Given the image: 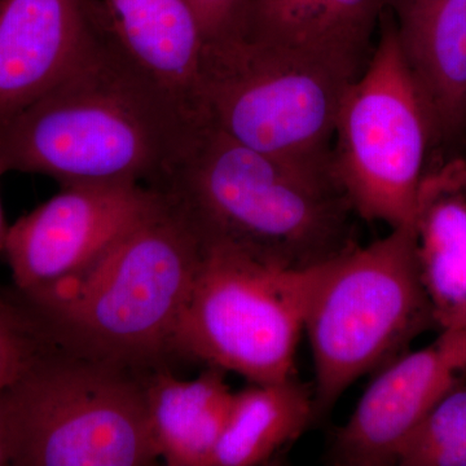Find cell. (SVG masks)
Masks as SVG:
<instances>
[{
    "instance_id": "obj_1",
    "label": "cell",
    "mask_w": 466,
    "mask_h": 466,
    "mask_svg": "<svg viewBox=\"0 0 466 466\" xmlns=\"http://www.w3.org/2000/svg\"><path fill=\"white\" fill-rule=\"evenodd\" d=\"M204 121L135 66L106 29L69 76L0 126V159L8 173L46 175L61 187L158 191Z\"/></svg>"
},
{
    "instance_id": "obj_2",
    "label": "cell",
    "mask_w": 466,
    "mask_h": 466,
    "mask_svg": "<svg viewBox=\"0 0 466 466\" xmlns=\"http://www.w3.org/2000/svg\"><path fill=\"white\" fill-rule=\"evenodd\" d=\"M158 191L201 240L226 242L279 268H315L357 245L355 211L333 171L250 148L207 119Z\"/></svg>"
},
{
    "instance_id": "obj_3",
    "label": "cell",
    "mask_w": 466,
    "mask_h": 466,
    "mask_svg": "<svg viewBox=\"0 0 466 466\" xmlns=\"http://www.w3.org/2000/svg\"><path fill=\"white\" fill-rule=\"evenodd\" d=\"M201 256L200 235L164 195L84 271L18 293L61 348L137 373L165 370Z\"/></svg>"
},
{
    "instance_id": "obj_4",
    "label": "cell",
    "mask_w": 466,
    "mask_h": 466,
    "mask_svg": "<svg viewBox=\"0 0 466 466\" xmlns=\"http://www.w3.org/2000/svg\"><path fill=\"white\" fill-rule=\"evenodd\" d=\"M11 465L148 466L143 373L54 346L0 391Z\"/></svg>"
},
{
    "instance_id": "obj_5",
    "label": "cell",
    "mask_w": 466,
    "mask_h": 466,
    "mask_svg": "<svg viewBox=\"0 0 466 466\" xmlns=\"http://www.w3.org/2000/svg\"><path fill=\"white\" fill-rule=\"evenodd\" d=\"M357 78L330 61L238 25L205 41L202 113L236 142L333 171L337 116Z\"/></svg>"
},
{
    "instance_id": "obj_6",
    "label": "cell",
    "mask_w": 466,
    "mask_h": 466,
    "mask_svg": "<svg viewBox=\"0 0 466 466\" xmlns=\"http://www.w3.org/2000/svg\"><path fill=\"white\" fill-rule=\"evenodd\" d=\"M433 328L412 223L321 265L305 312L317 419L361 376L400 357Z\"/></svg>"
},
{
    "instance_id": "obj_7",
    "label": "cell",
    "mask_w": 466,
    "mask_h": 466,
    "mask_svg": "<svg viewBox=\"0 0 466 466\" xmlns=\"http://www.w3.org/2000/svg\"><path fill=\"white\" fill-rule=\"evenodd\" d=\"M319 268H279L226 242L202 240L200 265L175 334V357L250 383L294 379Z\"/></svg>"
},
{
    "instance_id": "obj_8",
    "label": "cell",
    "mask_w": 466,
    "mask_h": 466,
    "mask_svg": "<svg viewBox=\"0 0 466 466\" xmlns=\"http://www.w3.org/2000/svg\"><path fill=\"white\" fill-rule=\"evenodd\" d=\"M437 147L433 118L401 54L389 8L370 63L337 116L333 173L355 214L392 228L410 225Z\"/></svg>"
},
{
    "instance_id": "obj_9",
    "label": "cell",
    "mask_w": 466,
    "mask_h": 466,
    "mask_svg": "<svg viewBox=\"0 0 466 466\" xmlns=\"http://www.w3.org/2000/svg\"><path fill=\"white\" fill-rule=\"evenodd\" d=\"M9 226L5 254L15 289H42L84 271L164 201L142 184H79Z\"/></svg>"
},
{
    "instance_id": "obj_10",
    "label": "cell",
    "mask_w": 466,
    "mask_h": 466,
    "mask_svg": "<svg viewBox=\"0 0 466 466\" xmlns=\"http://www.w3.org/2000/svg\"><path fill=\"white\" fill-rule=\"evenodd\" d=\"M440 332L431 345L408 350L377 370L354 413L334 435L333 464L397 465L410 433L466 381V328Z\"/></svg>"
},
{
    "instance_id": "obj_11",
    "label": "cell",
    "mask_w": 466,
    "mask_h": 466,
    "mask_svg": "<svg viewBox=\"0 0 466 466\" xmlns=\"http://www.w3.org/2000/svg\"><path fill=\"white\" fill-rule=\"evenodd\" d=\"M106 32L96 0H0V126L69 76Z\"/></svg>"
},
{
    "instance_id": "obj_12",
    "label": "cell",
    "mask_w": 466,
    "mask_h": 466,
    "mask_svg": "<svg viewBox=\"0 0 466 466\" xmlns=\"http://www.w3.org/2000/svg\"><path fill=\"white\" fill-rule=\"evenodd\" d=\"M389 14L437 146L458 142L466 131V0H390Z\"/></svg>"
},
{
    "instance_id": "obj_13",
    "label": "cell",
    "mask_w": 466,
    "mask_h": 466,
    "mask_svg": "<svg viewBox=\"0 0 466 466\" xmlns=\"http://www.w3.org/2000/svg\"><path fill=\"white\" fill-rule=\"evenodd\" d=\"M112 38L180 106L204 118V30L189 0H96Z\"/></svg>"
},
{
    "instance_id": "obj_14",
    "label": "cell",
    "mask_w": 466,
    "mask_h": 466,
    "mask_svg": "<svg viewBox=\"0 0 466 466\" xmlns=\"http://www.w3.org/2000/svg\"><path fill=\"white\" fill-rule=\"evenodd\" d=\"M420 279L438 329L466 328V159L429 164L412 219Z\"/></svg>"
},
{
    "instance_id": "obj_15",
    "label": "cell",
    "mask_w": 466,
    "mask_h": 466,
    "mask_svg": "<svg viewBox=\"0 0 466 466\" xmlns=\"http://www.w3.org/2000/svg\"><path fill=\"white\" fill-rule=\"evenodd\" d=\"M390 0H249L247 32L309 52L359 76Z\"/></svg>"
},
{
    "instance_id": "obj_16",
    "label": "cell",
    "mask_w": 466,
    "mask_h": 466,
    "mask_svg": "<svg viewBox=\"0 0 466 466\" xmlns=\"http://www.w3.org/2000/svg\"><path fill=\"white\" fill-rule=\"evenodd\" d=\"M226 372L208 367L195 380L165 368L143 373L147 406L159 458L168 466H210L235 392Z\"/></svg>"
},
{
    "instance_id": "obj_17",
    "label": "cell",
    "mask_w": 466,
    "mask_h": 466,
    "mask_svg": "<svg viewBox=\"0 0 466 466\" xmlns=\"http://www.w3.org/2000/svg\"><path fill=\"white\" fill-rule=\"evenodd\" d=\"M315 416L314 388L294 379L250 383L235 392L210 466L268 464L299 440Z\"/></svg>"
},
{
    "instance_id": "obj_18",
    "label": "cell",
    "mask_w": 466,
    "mask_h": 466,
    "mask_svg": "<svg viewBox=\"0 0 466 466\" xmlns=\"http://www.w3.org/2000/svg\"><path fill=\"white\" fill-rule=\"evenodd\" d=\"M400 466H466V381L447 394L410 433Z\"/></svg>"
},
{
    "instance_id": "obj_19",
    "label": "cell",
    "mask_w": 466,
    "mask_h": 466,
    "mask_svg": "<svg viewBox=\"0 0 466 466\" xmlns=\"http://www.w3.org/2000/svg\"><path fill=\"white\" fill-rule=\"evenodd\" d=\"M54 346L41 319L17 290L0 294V391Z\"/></svg>"
},
{
    "instance_id": "obj_20",
    "label": "cell",
    "mask_w": 466,
    "mask_h": 466,
    "mask_svg": "<svg viewBox=\"0 0 466 466\" xmlns=\"http://www.w3.org/2000/svg\"><path fill=\"white\" fill-rule=\"evenodd\" d=\"M248 2L249 0H189L207 39L238 25L244 17Z\"/></svg>"
},
{
    "instance_id": "obj_21",
    "label": "cell",
    "mask_w": 466,
    "mask_h": 466,
    "mask_svg": "<svg viewBox=\"0 0 466 466\" xmlns=\"http://www.w3.org/2000/svg\"><path fill=\"white\" fill-rule=\"evenodd\" d=\"M11 465L7 441H5V426H3L2 415H0V466Z\"/></svg>"
},
{
    "instance_id": "obj_22",
    "label": "cell",
    "mask_w": 466,
    "mask_h": 466,
    "mask_svg": "<svg viewBox=\"0 0 466 466\" xmlns=\"http://www.w3.org/2000/svg\"><path fill=\"white\" fill-rule=\"evenodd\" d=\"M7 168L0 159V180H2L3 175L7 174ZM8 226L5 225V216H3L2 201H0V250H2L3 242H5V233H7Z\"/></svg>"
}]
</instances>
